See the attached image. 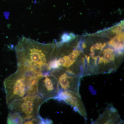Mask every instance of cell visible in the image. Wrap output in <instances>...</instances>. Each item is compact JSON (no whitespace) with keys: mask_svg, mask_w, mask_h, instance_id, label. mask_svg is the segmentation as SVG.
<instances>
[{"mask_svg":"<svg viewBox=\"0 0 124 124\" xmlns=\"http://www.w3.org/2000/svg\"><path fill=\"white\" fill-rule=\"evenodd\" d=\"M55 46L23 37L15 46L17 70L35 74L50 72L49 63L53 58Z\"/></svg>","mask_w":124,"mask_h":124,"instance_id":"1","label":"cell"},{"mask_svg":"<svg viewBox=\"0 0 124 124\" xmlns=\"http://www.w3.org/2000/svg\"><path fill=\"white\" fill-rule=\"evenodd\" d=\"M42 75L17 70L7 77L4 82L7 105L26 95L38 94V80Z\"/></svg>","mask_w":124,"mask_h":124,"instance_id":"2","label":"cell"},{"mask_svg":"<svg viewBox=\"0 0 124 124\" xmlns=\"http://www.w3.org/2000/svg\"><path fill=\"white\" fill-rule=\"evenodd\" d=\"M45 100L38 94L26 95L8 105L9 112L17 113L23 118V124H41L40 107Z\"/></svg>","mask_w":124,"mask_h":124,"instance_id":"3","label":"cell"},{"mask_svg":"<svg viewBox=\"0 0 124 124\" xmlns=\"http://www.w3.org/2000/svg\"><path fill=\"white\" fill-rule=\"evenodd\" d=\"M60 91L57 79L50 72L43 74L38 80L37 92L45 101L55 98Z\"/></svg>","mask_w":124,"mask_h":124,"instance_id":"4","label":"cell"},{"mask_svg":"<svg viewBox=\"0 0 124 124\" xmlns=\"http://www.w3.org/2000/svg\"><path fill=\"white\" fill-rule=\"evenodd\" d=\"M50 73L57 79L60 90H68L79 93L81 77L71 75L60 68L53 69Z\"/></svg>","mask_w":124,"mask_h":124,"instance_id":"5","label":"cell"},{"mask_svg":"<svg viewBox=\"0 0 124 124\" xmlns=\"http://www.w3.org/2000/svg\"><path fill=\"white\" fill-rule=\"evenodd\" d=\"M54 99L63 101L70 104L73 107L74 110L86 120V111L79 94L68 90H60L58 95Z\"/></svg>","mask_w":124,"mask_h":124,"instance_id":"6","label":"cell"},{"mask_svg":"<svg viewBox=\"0 0 124 124\" xmlns=\"http://www.w3.org/2000/svg\"><path fill=\"white\" fill-rule=\"evenodd\" d=\"M117 110L113 107H108L95 121V124H118L122 122Z\"/></svg>","mask_w":124,"mask_h":124,"instance_id":"7","label":"cell"},{"mask_svg":"<svg viewBox=\"0 0 124 124\" xmlns=\"http://www.w3.org/2000/svg\"><path fill=\"white\" fill-rule=\"evenodd\" d=\"M7 123L8 124H23V120L17 113L9 112L7 118Z\"/></svg>","mask_w":124,"mask_h":124,"instance_id":"8","label":"cell"}]
</instances>
